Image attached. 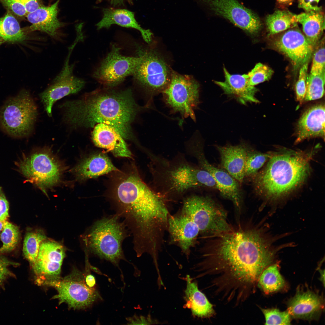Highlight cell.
<instances>
[{
  "instance_id": "cell-1",
  "label": "cell",
  "mask_w": 325,
  "mask_h": 325,
  "mask_svg": "<svg viewBox=\"0 0 325 325\" xmlns=\"http://www.w3.org/2000/svg\"><path fill=\"white\" fill-rule=\"evenodd\" d=\"M267 234L264 226L249 221L207 237L201 259L194 267L199 277H209V287L223 298L246 300L279 250L272 248Z\"/></svg>"
},
{
  "instance_id": "cell-2",
  "label": "cell",
  "mask_w": 325,
  "mask_h": 325,
  "mask_svg": "<svg viewBox=\"0 0 325 325\" xmlns=\"http://www.w3.org/2000/svg\"><path fill=\"white\" fill-rule=\"evenodd\" d=\"M113 199L116 214L123 218L135 242L152 241L166 230L170 215L165 198L150 188L136 171L119 178Z\"/></svg>"
},
{
  "instance_id": "cell-3",
  "label": "cell",
  "mask_w": 325,
  "mask_h": 325,
  "mask_svg": "<svg viewBox=\"0 0 325 325\" xmlns=\"http://www.w3.org/2000/svg\"><path fill=\"white\" fill-rule=\"evenodd\" d=\"M58 107L63 122L73 128H93L104 123L115 128L124 139L132 140L131 124L144 108L137 104L130 89L97 90Z\"/></svg>"
},
{
  "instance_id": "cell-4",
  "label": "cell",
  "mask_w": 325,
  "mask_h": 325,
  "mask_svg": "<svg viewBox=\"0 0 325 325\" xmlns=\"http://www.w3.org/2000/svg\"><path fill=\"white\" fill-rule=\"evenodd\" d=\"M308 151L285 148L269 152L267 163L252 178L255 190L263 198L275 201L286 196L301 186L310 175V162L319 149Z\"/></svg>"
},
{
  "instance_id": "cell-5",
  "label": "cell",
  "mask_w": 325,
  "mask_h": 325,
  "mask_svg": "<svg viewBox=\"0 0 325 325\" xmlns=\"http://www.w3.org/2000/svg\"><path fill=\"white\" fill-rule=\"evenodd\" d=\"M150 156L154 183L159 190L157 192L165 198L180 197L193 188L218 189L208 172L190 164L182 156L171 160L153 154Z\"/></svg>"
},
{
  "instance_id": "cell-6",
  "label": "cell",
  "mask_w": 325,
  "mask_h": 325,
  "mask_svg": "<svg viewBox=\"0 0 325 325\" xmlns=\"http://www.w3.org/2000/svg\"><path fill=\"white\" fill-rule=\"evenodd\" d=\"M120 219L115 214L95 221L83 237L86 251L116 265L125 260L122 245L127 231Z\"/></svg>"
},
{
  "instance_id": "cell-7",
  "label": "cell",
  "mask_w": 325,
  "mask_h": 325,
  "mask_svg": "<svg viewBox=\"0 0 325 325\" xmlns=\"http://www.w3.org/2000/svg\"><path fill=\"white\" fill-rule=\"evenodd\" d=\"M38 115L37 105L30 93L23 89L8 99L0 109V127L15 138L31 135Z\"/></svg>"
},
{
  "instance_id": "cell-8",
  "label": "cell",
  "mask_w": 325,
  "mask_h": 325,
  "mask_svg": "<svg viewBox=\"0 0 325 325\" xmlns=\"http://www.w3.org/2000/svg\"><path fill=\"white\" fill-rule=\"evenodd\" d=\"M181 213L191 219L199 228L200 233L207 237L232 228L226 211L208 196L192 195L186 197Z\"/></svg>"
},
{
  "instance_id": "cell-9",
  "label": "cell",
  "mask_w": 325,
  "mask_h": 325,
  "mask_svg": "<svg viewBox=\"0 0 325 325\" xmlns=\"http://www.w3.org/2000/svg\"><path fill=\"white\" fill-rule=\"evenodd\" d=\"M17 165L28 181L44 192L58 184L64 169L60 161L46 148L24 156Z\"/></svg>"
},
{
  "instance_id": "cell-10",
  "label": "cell",
  "mask_w": 325,
  "mask_h": 325,
  "mask_svg": "<svg viewBox=\"0 0 325 325\" xmlns=\"http://www.w3.org/2000/svg\"><path fill=\"white\" fill-rule=\"evenodd\" d=\"M140 60L132 74L136 81L152 97L168 86L172 70L164 58L154 50L136 45Z\"/></svg>"
},
{
  "instance_id": "cell-11",
  "label": "cell",
  "mask_w": 325,
  "mask_h": 325,
  "mask_svg": "<svg viewBox=\"0 0 325 325\" xmlns=\"http://www.w3.org/2000/svg\"><path fill=\"white\" fill-rule=\"evenodd\" d=\"M188 154L195 158L198 166L208 172L213 178L222 196L232 203L236 213L240 214L243 207V196L240 183L227 172L210 163L205 156L202 142L193 135L185 144Z\"/></svg>"
},
{
  "instance_id": "cell-12",
  "label": "cell",
  "mask_w": 325,
  "mask_h": 325,
  "mask_svg": "<svg viewBox=\"0 0 325 325\" xmlns=\"http://www.w3.org/2000/svg\"><path fill=\"white\" fill-rule=\"evenodd\" d=\"M199 86L193 77L172 70L170 83L162 92L164 101L173 112L195 121L194 111L199 102Z\"/></svg>"
},
{
  "instance_id": "cell-13",
  "label": "cell",
  "mask_w": 325,
  "mask_h": 325,
  "mask_svg": "<svg viewBox=\"0 0 325 325\" xmlns=\"http://www.w3.org/2000/svg\"><path fill=\"white\" fill-rule=\"evenodd\" d=\"M85 276L78 271H74L64 278L48 283L46 285L54 287L57 294L53 298L60 303H67L69 307L77 309L86 308L101 298L97 289L87 285Z\"/></svg>"
},
{
  "instance_id": "cell-14",
  "label": "cell",
  "mask_w": 325,
  "mask_h": 325,
  "mask_svg": "<svg viewBox=\"0 0 325 325\" xmlns=\"http://www.w3.org/2000/svg\"><path fill=\"white\" fill-rule=\"evenodd\" d=\"M212 16L226 19L251 35L257 34L262 26L259 17L238 0H195Z\"/></svg>"
},
{
  "instance_id": "cell-15",
  "label": "cell",
  "mask_w": 325,
  "mask_h": 325,
  "mask_svg": "<svg viewBox=\"0 0 325 325\" xmlns=\"http://www.w3.org/2000/svg\"><path fill=\"white\" fill-rule=\"evenodd\" d=\"M121 49L113 44L110 51L93 74L99 82L109 87L116 86L126 77L132 75L140 60L138 56L122 55Z\"/></svg>"
},
{
  "instance_id": "cell-16",
  "label": "cell",
  "mask_w": 325,
  "mask_h": 325,
  "mask_svg": "<svg viewBox=\"0 0 325 325\" xmlns=\"http://www.w3.org/2000/svg\"><path fill=\"white\" fill-rule=\"evenodd\" d=\"M65 256V248L60 243L47 238L42 241L36 262L31 267L36 283L46 285L59 279Z\"/></svg>"
},
{
  "instance_id": "cell-17",
  "label": "cell",
  "mask_w": 325,
  "mask_h": 325,
  "mask_svg": "<svg viewBox=\"0 0 325 325\" xmlns=\"http://www.w3.org/2000/svg\"><path fill=\"white\" fill-rule=\"evenodd\" d=\"M70 54V51L60 73L51 84L39 94L45 109L50 117L52 116V107L56 101L66 96L78 93L85 84L83 79L73 75V65L69 63Z\"/></svg>"
},
{
  "instance_id": "cell-18",
  "label": "cell",
  "mask_w": 325,
  "mask_h": 325,
  "mask_svg": "<svg viewBox=\"0 0 325 325\" xmlns=\"http://www.w3.org/2000/svg\"><path fill=\"white\" fill-rule=\"evenodd\" d=\"M287 311L291 317L311 321L317 320L324 310L322 295L302 286L297 288L296 294L287 303Z\"/></svg>"
},
{
  "instance_id": "cell-19",
  "label": "cell",
  "mask_w": 325,
  "mask_h": 325,
  "mask_svg": "<svg viewBox=\"0 0 325 325\" xmlns=\"http://www.w3.org/2000/svg\"><path fill=\"white\" fill-rule=\"evenodd\" d=\"M277 49L288 57L296 67L308 63L314 48L299 29L290 28L274 42Z\"/></svg>"
},
{
  "instance_id": "cell-20",
  "label": "cell",
  "mask_w": 325,
  "mask_h": 325,
  "mask_svg": "<svg viewBox=\"0 0 325 325\" xmlns=\"http://www.w3.org/2000/svg\"><path fill=\"white\" fill-rule=\"evenodd\" d=\"M168 230L172 241L181 249L187 258L200 233L197 225L189 217L182 214L171 216L168 221Z\"/></svg>"
},
{
  "instance_id": "cell-21",
  "label": "cell",
  "mask_w": 325,
  "mask_h": 325,
  "mask_svg": "<svg viewBox=\"0 0 325 325\" xmlns=\"http://www.w3.org/2000/svg\"><path fill=\"white\" fill-rule=\"evenodd\" d=\"M91 138L97 147L106 149L116 157H132V154L123 138L112 126L104 123L96 125Z\"/></svg>"
},
{
  "instance_id": "cell-22",
  "label": "cell",
  "mask_w": 325,
  "mask_h": 325,
  "mask_svg": "<svg viewBox=\"0 0 325 325\" xmlns=\"http://www.w3.org/2000/svg\"><path fill=\"white\" fill-rule=\"evenodd\" d=\"M223 70L224 81L214 82L225 94L233 96L243 104L259 102L255 96L258 89L250 85L247 74H231L224 67Z\"/></svg>"
},
{
  "instance_id": "cell-23",
  "label": "cell",
  "mask_w": 325,
  "mask_h": 325,
  "mask_svg": "<svg viewBox=\"0 0 325 325\" xmlns=\"http://www.w3.org/2000/svg\"><path fill=\"white\" fill-rule=\"evenodd\" d=\"M295 143L312 138H325V107L322 104L311 107L302 115L298 122Z\"/></svg>"
},
{
  "instance_id": "cell-24",
  "label": "cell",
  "mask_w": 325,
  "mask_h": 325,
  "mask_svg": "<svg viewBox=\"0 0 325 325\" xmlns=\"http://www.w3.org/2000/svg\"><path fill=\"white\" fill-rule=\"evenodd\" d=\"M249 147L243 143L236 145L216 146L222 167L240 184L245 178V165Z\"/></svg>"
},
{
  "instance_id": "cell-25",
  "label": "cell",
  "mask_w": 325,
  "mask_h": 325,
  "mask_svg": "<svg viewBox=\"0 0 325 325\" xmlns=\"http://www.w3.org/2000/svg\"><path fill=\"white\" fill-rule=\"evenodd\" d=\"M103 11V18L96 24L98 29L108 28L113 24H117L136 29L140 32L146 42L149 43L151 41L153 33L150 30L144 29L141 26L136 20L133 12L125 9L113 8H104Z\"/></svg>"
},
{
  "instance_id": "cell-26",
  "label": "cell",
  "mask_w": 325,
  "mask_h": 325,
  "mask_svg": "<svg viewBox=\"0 0 325 325\" xmlns=\"http://www.w3.org/2000/svg\"><path fill=\"white\" fill-rule=\"evenodd\" d=\"M59 1L49 6L43 5L27 14V20L32 24L30 27L31 31L39 30L53 37L56 36L63 25L57 17Z\"/></svg>"
},
{
  "instance_id": "cell-27",
  "label": "cell",
  "mask_w": 325,
  "mask_h": 325,
  "mask_svg": "<svg viewBox=\"0 0 325 325\" xmlns=\"http://www.w3.org/2000/svg\"><path fill=\"white\" fill-rule=\"evenodd\" d=\"M184 308L190 309L193 315L202 318H210L215 314L213 306L205 295L199 290L197 283L189 275L186 277Z\"/></svg>"
},
{
  "instance_id": "cell-28",
  "label": "cell",
  "mask_w": 325,
  "mask_h": 325,
  "mask_svg": "<svg viewBox=\"0 0 325 325\" xmlns=\"http://www.w3.org/2000/svg\"><path fill=\"white\" fill-rule=\"evenodd\" d=\"M118 170L106 155L98 153L83 160L76 166L74 171L78 178L85 180Z\"/></svg>"
},
{
  "instance_id": "cell-29",
  "label": "cell",
  "mask_w": 325,
  "mask_h": 325,
  "mask_svg": "<svg viewBox=\"0 0 325 325\" xmlns=\"http://www.w3.org/2000/svg\"><path fill=\"white\" fill-rule=\"evenodd\" d=\"M322 10L305 12L297 15L298 23L307 39L315 48L319 41L325 28V17Z\"/></svg>"
},
{
  "instance_id": "cell-30",
  "label": "cell",
  "mask_w": 325,
  "mask_h": 325,
  "mask_svg": "<svg viewBox=\"0 0 325 325\" xmlns=\"http://www.w3.org/2000/svg\"><path fill=\"white\" fill-rule=\"evenodd\" d=\"M257 286L267 295L285 288L286 282L280 273L277 263L271 264L263 271L258 278Z\"/></svg>"
},
{
  "instance_id": "cell-31",
  "label": "cell",
  "mask_w": 325,
  "mask_h": 325,
  "mask_svg": "<svg viewBox=\"0 0 325 325\" xmlns=\"http://www.w3.org/2000/svg\"><path fill=\"white\" fill-rule=\"evenodd\" d=\"M296 15L284 10H277L267 15L265 23L268 34H277L296 26L298 23Z\"/></svg>"
},
{
  "instance_id": "cell-32",
  "label": "cell",
  "mask_w": 325,
  "mask_h": 325,
  "mask_svg": "<svg viewBox=\"0 0 325 325\" xmlns=\"http://www.w3.org/2000/svg\"><path fill=\"white\" fill-rule=\"evenodd\" d=\"M0 37L5 41L14 42L22 41L25 39L19 23L9 12L0 18Z\"/></svg>"
},
{
  "instance_id": "cell-33",
  "label": "cell",
  "mask_w": 325,
  "mask_h": 325,
  "mask_svg": "<svg viewBox=\"0 0 325 325\" xmlns=\"http://www.w3.org/2000/svg\"><path fill=\"white\" fill-rule=\"evenodd\" d=\"M47 238L44 231L41 229L27 232L24 237L23 252L24 257L32 267L37 259L40 245Z\"/></svg>"
},
{
  "instance_id": "cell-34",
  "label": "cell",
  "mask_w": 325,
  "mask_h": 325,
  "mask_svg": "<svg viewBox=\"0 0 325 325\" xmlns=\"http://www.w3.org/2000/svg\"><path fill=\"white\" fill-rule=\"evenodd\" d=\"M20 238L18 227L5 221L0 234V239L3 245L0 248V254L11 252L17 247Z\"/></svg>"
},
{
  "instance_id": "cell-35",
  "label": "cell",
  "mask_w": 325,
  "mask_h": 325,
  "mask_svg": "<svg viewBox=\"0 0 325 325\" xmlns=\"http://www.w3.org/2000/svg\"><path fill=\"white\" fill-rule=\"evenodd\" d=\"M269 153H263L252 149L249 147L246 155L244 168V176L251 178L268 160Z\"/></svg>"
},
{
  "instance_id": "cell-36",
  "label": "cell",
  "mask_w": 325,
  "mask_h": 325,
  "mask_svg": "<svg viewBox=\"0 0 325 325\" xmlns=\"http://www.w3.org/2000/svg\"><path fill=\"white\" fill-rule=\"evenodd\" d=\"M325 73L318 75L310 74L306 80V91L304 101L321 98L324 92Z\"/></svg>"
},
{
  "instance_id": "cell-37",
  "label": "cell",
  "mask_w": 325,
  "mask_h": 325,
  "mask_svg": "<svg viewBox=\"0 0 325 325\" xmlns=\"http://www.w3.org/2000/svg\"><path fill=\"white\" fill-rule=\"evenodd\" d=\"M324 39L319 41L314 48L310 74H322L325 72V57Z\"/></svg>"
},
{
  "instance_id": "cell-38",
  "label": "cell",
  "mask_w": 325,
  "mask_h": 325,
  "mask_svg": "<svg viewBox=\"0 0 325 325\" xmlns=\"http://www.w3.org/2000/svg\"><path fill=\"white\" fill-rule=\"evenodd\" d=\"M265 318V325L291 324V317L287 310L282 311L276 308H261Z\"/></svg>"
},
{
  "instance_id": "cell-39",
  "label": "cell",
  "mask_w": 325,
  "mask_h": 325,
  "mask_svg": "<svg viewBox=\"0 0 325 325\" xmlns=\"http://www.w3.org/2000/svg\"><path fill=\"white\" fill-rule=\"evenodd\" d=\"M273 70L267 66L259 63H257L247 75L249 83L255 85L269 80L273 73Z\"/></svg>"
},
{
  "instance_id": "cell-40",
  "label": "cell",
  "mask_w": 325,
  "mask_h": 325,
  "mask_svg": "<svg viewBox=\"0 0 325 325\" xmlns=\"http://www.w3.org/2000/svg\"><path fill=\"white\" fill-rule=\"evenodd\" d=\"M308 63L302 65L300 69L299 78L295 86L296 99L301 104L304 101L306 91Z\"/></svg>"
},
{
  "instance_id": "cell-41",
  "label": "cell",
  "mask_w": 325,
  "mask_h": 325,
  "mask_svg": "<svg viewBox=\"0 0 325 325\" xmlns=\"http://www.w3.org/2000/svg\"><path fill=\"white\" fill-rule=\"evenodd\" d=\"M19 264L12 262L7 258L0 255V288L3 286L6 282L11 278L14 277V274L10 267L17 266Z\"/></svg>"
},
{
  "instance_id": "cell-42",
  "label": "cell",
  "mask_w": 325,
  "mask_h": 325,
  "mask_svg": "<svg viewBox=\"0 0 325 325\" xmlns=\"http://www.w3.org/2000/svg\"><path fill=\"white\" fill-rule=\"evenodd\" d=\"M0 2L18 16H26L27 14L24 6L18 0H0Z\"/></svg>"
},
{
  "instance_id": "cell-43",
  "label": "cell",
  "mask_w": 325,
  "mask_h": 325,
  "mask_svg": "<svg viewBox=\"0 0 325 325\" xmlns=\"http://www.w3.org/2000/svg\"><path fill=\"white\" fill-rule=\"evenodd\" d=\"M298 1L299 7L304 10L305 12L322 10V8L318 6L320 0H298Z\"/></svg>"
},
{
  "instance_id": "cell-44",
  "label": "cell",
  "mask_w": 325,
  "mask_h": 325,
  "mask_svg": "<svg viewBox=\"0 0 325 325\" xmlns=\"http://www.w3.org/2000/svg\"><path fill=\"white\" fill-rule=\"evenodd\" d=\"M9 209L8 202L0 187V220H7L9 217Z\"/></svg>"
},
{
  "instance_id": "cell-45",
  "label": "cell",
  "mask_w": 325,
  "mask_h": 325,
  "mask_svg": "<svg viewBox=\"0 0 325 325\" xmlns=\"http://www.w3.org/2000/svg\"><path fill=\"white\" fill-rule=\"evenodd\" d=\"M25 7L27 13L32 12L43 5L40 0H18Z\"/></svg>"
},
{
  "instance_id": "cell-46",
  "label": "cell",
  "mask_w": 325,
  "mask_h": 325,
  "mask_svg": "<svg viewBox=\"0 0 325 325\" xmlns=\"http://www.w3.org/2000/svg\"><path fill=\"white\" fill-rule=\"evenodd\" d=\"M127 320L129 323V324H150L152 323L149 318H146L143 316L138 317L134 316L133 317L128 318Z\"/></svg>"
},
{
  "instance_id": "cell-47",
  "label": "cell",
  "mask_w": 325,
  "mask_h": 325,
  "mask_svg": "<svg viewBox=\"0 0 325 325\" xmlns=\"http://www.w3.org/2000/svg\"><path fill=\"white\" fill-rule=\"evenodd\" d=\"M103 0H98V1L100 2ZM109 1L111 5L113 6H118L123 5L126 2L132 3V0H109Z\"/></svg>"
},
{
  "instance_id": "cell-48",
  "label": "cell",
  "mask_w": 325,
  "mask_h": 325,
  "mask_svg": "<svg viewBox=\"0 0 325 325\" xmlns=\"http://www.w3.org/2000/svg\"><path fill=\"white\" fill-rule=\"evenodd\" d=\"M85 281L86 283L90 287H94L96 284L94 277L91 274L87 275L85 276Z\"/></svg>"
},
{
  "instance_id": "cell-49",
  "label": "cell",
  "mask_w": 325,
  "mask_h": 325,
  "mask_svg": "<svg viewBox=\"0 0 325 325\" xmlns=\"http://www.w3.org/2000/svg\"><path fill=\"white\" fill-rule=\"evenodd\" d=\"M319 271L320 273V279L321 282H322L324 286V270H321L320 269H319Z\"/></svg>"
},
{
  "instance_id": "cell-50",
  "label": "cell",
  "mask_w": 325,
  "mask_h": 325,
  "mask_svg": "<svg viewBox=\"0 0 325 325\" xmlns=\"http://www.w3.org/2000/svg\"><path fill=\"white\" fill-rule=\"evenodd\" d=\"M294 0H277L280 3L283 4H289L291 3Z\"/></svg>"
},
{
  "instance_id": "cell-51",
  "label": "cell",
  "mask_w": 325,
  "mask_h": 325,
  "mask_svg": "<svg viewBox=\"0 0 325 325\" xmlns=\"http://www.w3.org/2000/svg\"><path fill=\"white\" fill-rule=\"evenodd\" d=\"M5 221V220L3 221L0 220V236Z\"/></svg>"
},
{
  "instance_id": "cell-52",
  "label": "cell",
  "mask_w": 325,
  "mask_h": 325,
  "mask_svg": "<svg viewBox=\"0 0 325 325\" xmlns=\"http://www.w3.org/2000/svg\"><path fill=\"white\" fill-rule=\"evenodd\" d=\"M2 42V39L0 37V45L1 44Z\"/></svg>"
}]
</instances>
